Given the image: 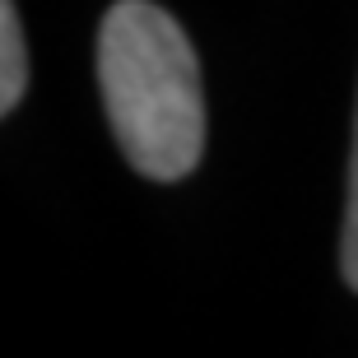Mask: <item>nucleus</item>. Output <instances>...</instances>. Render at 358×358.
<instances>
[{
	"mask_svg": "<svg viewBox=\"0 0 358 358\" xmlns=\"http://www.w3.org/2000/svg\"><path fill=\"white\" fill-rule=\"evenodd\" d=\"M107 121L135 173L182 182L205 154V93L191 38L154 0H117L98 28Z\"/></svg>",
	"mask_w": 358,
	"mask_h": 358,
	"instance_id": "f257e3e1",
	"label": "nucleus"
},
{
	"mask_svg": "<svg viewBox=\"0 0 358 358\" xmlns=\"http://www.w3.org/2000/svg\"><path fill=\"white\" fill-rule=\"evenodd\" d=\"M28 89V52L24 28H19V5L0 0V112H14Z\"/></svg>",
	"mask_w": 358,
	"mask_h": 358,
	"instance_id": "f03ea898",
	"label": "nucleus"
},
{
	"mask_svg": "<svg viewBox=\"0 0 358 358\" xmlns=\"http://www.w3.org/2000/svg\"><path fill=\"white\" fill-rule=\"evenodd\" d=\"M345 284L358 293V117H354V159H349V205H345V242H340Z\"/></svg>",
	"mask_w": 358,
	"mask_h": 358,
	"instance_id": "7ed1b4c3",
	"label": "nucleus"
}]
</instances>
